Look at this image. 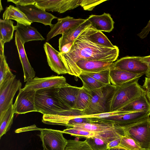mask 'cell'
<instances>
[{
	"mask_svg": "<svg viewBox=\"0 0 150 150\" xmlns=\"http://www.w3.org/2000/svg\"><path fill=\"white\" fill-rule=\"evenodd\" d=\"M119 50L94 44L85 37L82 32L74 41L69 52H60V55L68 71V74L74 76L76 62L83 59L114 62L117 59Z\"/></svg>",
	"mask_w": 150,
	"mask_h": 150,
	"instance_id": "obj_1",
	"label": "cell"
},
{
	"mask_svg": "<svg viewBox=\"0 0 150 150\" xmlns=\"http://www.w3.org/2000/svg\"><path fill=\"white\" fill-rule=\"evenodd\" d=\"M116 86L111 84L91 91L89 103L81 111L82 115L98 114L111 112V104Z\"/></svg>",
	"mask_w": 150,
	"mask_h": 150,
	"instance_id": "obj_2",
	"label": "cell"
},
{
	"mask_svg": "<svg viewBox=\"0 0 150 150\" xmlns=\"http://www.w3.org/2000/svg\"><path fill=\"white\" fill-rule=\"evenodd\" d=\"M55 88L36 91L35 104L37 112L44 115H55L70 111L65 108L55 96Z\"/></svg>",
	"mask_w": 150,
	"mask_h": 150,
	"instance_id": "obj_3",
	"label": "cell"
},
{
	"mask_svg": "<svg viewBox=\"0 0 150 150\" xmlns=\"http://www.w3.org/2000/svg\"><path fill=\"white\" fill-rule=\"evenodd\" d=\"M139 79L126 83L116 89L112 101L111 112L118 111L145 92Z\"/></svg>",
	"mask_w": 150,
	"mask_h": 150,
	"instance_id": "obj_4",
	"label": "cell"
},
{
	"mask_svg": "<svg viewBox=\"0 0 150 150\" xmlns=\"http://www.w3.org/2000/svg\"><path fill=\"white\" fill-rule=\"evenodd\" d=\"M125 134L134 139L142 149L150 150V117L121 127Z\"/></svg>",
	"mask_w": 150,
	"mask_h": 150,
	"instance_id": "obj_5",
	"label": "cell"
},
{
	"mask_svg": "<svg viewBox=\"0 0 150 150\" xmlns=\"http://www.w3.org/2000/svg\"><path fill=\"white\" fill-rule=\"evenodd\" d=\"M22 86L20 80L14 75L0 85V115L4 113L13 104V98Z\"/></svg>",
	"mask_w": 150,
	"mask_h": 150,
	"instance_id": "obj_6",
	"label": "cell"
},
{
	"mask_svg": "<svg viewBox=\"0 0 150 150\" xmlns=\"http://www.w3.org/2000/svg\"><path fill=\"white\" fill-rule=\"evenodd\" d=\"M39 135L42 142L43 150H64L67 140L62 131L48 129H40Z\"/></svg>",
	"mask_w": 150,
	"mask_h": 150,
	"instance_id": "obj_7",
	"label": "cell"
},
{
	"mask_svg": "<svg viewBox=\"0 0 150 150\" xmlns=\"http://www.w3.org/2000/svg\"><path fill=\"white\" fill-rule=\"evenodd\" d=\"M148 68V64L142 60V56H126L114 62L110 68L133 73L146 74Z\"/></svg>",
	"mask_w": 150,
	"mask_h": 150,
	"instance_id": "obj_8",
	"label": "cell"
},
{
	"mask_svg": "<svg viewBox=\"0 0 150 150\" xmlns=\"http://www.w3.org/2000/svg\"><path fill=\"white\" fill-rule=\"evenodd\" d=\"M67 83L65 78L63 76L53 75L45 78L35 77L26 82L22 89L25 91H36L42 89L62 86Z\"/></svg>",
	"mask_w": 150,
	"mask_h": 150,
	"instance_id": "obj_9",
	"label": "cell"
},
{
	"mask_svg": "<svg viewBox=\"0 0 150 150\" xmlns=\"http://www.w3.org/2000/svg\"><path fill=\"white\" fill-rule=\"evenodd\" d=\"M82 0H35L34 5L44 11L63 13L80 6Z\"/></svg>",
	"mask_w": 150,
	"mask_h": 150,
	"instance_id": "obj_10",
	"label": "cell"
},
{
	"mask_svg": "<svg viewBox=\"0 0 150 150\" xmlns=\"http://www.w3.org/2000/svg\"><path fill=\"white\" fill-rule=\"evenodd\" d=\"M13 105L14 113L24 114L32 112H37L35 104L36 91H25L21 88Z\"/></svg>",
	"mask_w": 150,
	"mask_h": 150,
	"instance_id": "obj_11",
	"label": "cell"
},
{
	"mask_svg": "<svg viewBox=\"0 0 150 150\" xmlns=\"http://www.w3.org/2000/svg\"><path fill=\"white\" fill-rule=\"evenodd\" d=\"M86 20L75 18L69 16L58 18L57 22L50 27V30L47 35V41H49L57 35H62L74 28L84 22Z\"/></svg>",
	"mask_w": 150,
	"mask_h": 150,
	"instance_id": "obj_12",
	"label": "cell"
},
{
	"mask_svg": "<svg viewBox=\"0 0 150 150\" xmlns=\"http://www.w3.org/2000/svg\"><path fill=\"white\" fill-rule=\"evenodd\" d=\"M18 8L26 15L30 21L42 23L50 27L53 25L52 20L58 18L51 13L43 11L34 5L26 6H21L16 5Z\"/></svg>",
	"mask_w": 150,
	"mask_h": 150,
	"instance_id": "obj_13",
	"label": "cell"
},
{
	"mask_svg": "<svg viewBox=\"0 0 150 150\" xmlns=\"http://www.w3.org/2000/svg\"><path fill=\"white\" fill-rule=\"evenodd\" d=\"M80 88L67 83L64 86L55 88L54 93L65 108L72 110Z\"/></svg>",
	"mask_w": 150,
	"mask_h": 150,
	"instance_id": "obj_14",
	"label": "cell"
},
{
	"mask_svg": "<svg viewBox=\"0 0 150 150\" xmlns=\"http://www.w3.org/2000/svg\"><path fill=\"white\" fill-rule=\"evenodd\" d=\"M44 48L47 62L51 69L58 74H68L67 67L58 52L49 43L46 42Z\"/></svg>",
	"mask_w": 150,
	"mask_h": 150,
	"instance_id": "obj_15",
	"label": "cell"
},
{
	"mask_svg": "<svg viewBox=\"0 0 150 150\" xmlns=\"http://www.w3.org/2000/svg\"><path fill=\"white\" fill-rule=\"evenodd\" d=\"M112 61L80 59L76 63L74 76L78 77L81 72H96L110 69Z\"/></svg>",
	"mask_w": 150,
	"mask_h": 150,
	"instance_id": "obj_16",
	"label": "cell"
},
{
	"mask_svg": "<svg viewBox=\"0 0 150 150\" xmlns=\"http://www.w3.org/2000/svg\"><path fill=\"white\" fill-rule=\"evenodd\" d=\"M15 41L23 69L24 81L26 82L35 77V72L28 60L24 48V44L16 31L15 33Z\"/></svg>",
	"mask_w": 150,
	"mask_h": 150,
	"instance_id": "obj_17",
	"label": "cell"
},
{
	"mask_svg": "<svg viewBox=\"0 0 150 150\" xmlns=\"http://www.w3.org/2000/svg\"><path fill=\"white\" fill-rule=\"evenodd\" d=\"M150 115V112L142 111L112 116L99 120L112 122L122 127L135 123L149 117Z\"/></svg>",
	"mask_w": 150,
	"mask_h": 150,
	"instance_id": "obj_18",
	"label": "cell"
},
{
	"mask_svg": "<svg viewBox=\"0 0 150 150\" xmlns=\"http://www.w3.org/2000/svg\"><path fill=\"white\" fill-rule=\"evenodd\" d=\"M81 115H82L81 111L73 110L55 115H44L42 117V122L48 125L67 126L70 120Z\"/></svg>",
	"mask_w": 150,
	"mask_h": 150,
	"instance_id": "obj_19",
	"label": "cell"
},
{
	"mask_svg": "<svg viewBox=\"0 0 150 150\" xmlns=\"http://www.w3.org/2000/svg\"><path fill=\"white\" fill-rule=\"evenodd\" d=\"M145 73L135 74L119 69L110 68L109 77L111 84L120 86L126 83L139 79Z\"/></svg>",
	"mask_w": 150,
	"mask_h": 150,
	"instance_id": "obj_20",
	"label": "cell"
},
{
	"mask_svg": "<svg viewBox=\"0 0 150 150\" xmlns=\"http://www.w3.org/2000/svg\"><path fill=\"white\" fill-rule=\"evenodd\" d=\"M87 19L92 27L99 31L109 33L114 28V22L109 13H104L100 15H91Z\"/></svg>",
	"mask_w": 150,
	"mask_h": 150,
	"instance_id": "obj_21",
	"label": "cell"
},
{
	"mask_svg": "<svg viewBox=\"0 0 150 150\" xmlns=\"http://www.w3.org/2000/svg\"><path fill=\"white\" fill-rule=\"evenodd\" d=\"M117 126V125L112 122L99 120L94 123L74 124L71 127L95 133L112 130Z\"/></svg>",
	"mask_w": 150,
	"mask_h": 150,
	"instance_id": "obj_22",
	"label": "cell"
},
{
	"mask_svg": "<svg viewBox=\"0 0 150 150\" xmlns=\"http://www.w3.org/2000/svg\"><path fill=\"white\" fill-rule=\"evenodd\" d=\"M82 32L88 40L94 44L110 48H115L117 47L113 45L102 32L95 29L91 24Z\"/></svg>",
	"mask_w": 150,
	"mask_h": 150,
	"instance_id": "obj_23",
	"label": "cell"
},
{
	"mask_svg": "<svg viewBox=\"0 0 150 150\" xmlns=\"http://www.w3.org/2000/svg\"><path fill=\"white\" fill-rule=\"evenodd\" d=\"M14 30L18 33L23 43L32 41H43L45 38L37 29L30 25L17 23Z\"/></svg>",
	"mask_w": 150,
	"mask_h": 150,
	"instance_id": "obj_24",
	"label": "cell"
},
{
	"mask_svg": "<svg viewBox=\"0 0 150 150\" xmlns=\"http://www.w3.org/2000/svg\"><path fill=\"white\" fill-rule=\"evenodd\" d=\"M118 111L127 112H150V103L145 92Z\"/></svg>",
	"mask_w": 150,
	"mask_h": 150,
	"instance_id": "obj_25",
	"label": "cell"
},
{
	"mask_svg": "<svg viewBox=\"0 0 150 150\" xmlns=\"http://www.w3.org/2000/svg\"><path fill=\"white\" fill-rule=\"evenodd\" d=\"M91 24L87 18L74 28L62 35L59 40V50L69 44L73 43L81 33Z\"/></svg>",
	"mask_w": 150,
	"mask_h": 150,
	"instance_id": "obj_26",
	"label": "cell"
},
{
	"mask_svg": "<svg viewBox=\"0 0 150 150\" xmlns=\"http://www.w3.org/2000/svg\"><path fill=\"white\" fill-rule=\"evenodd\" d=\"M3 19L13 20L17 23L25 25H30L33 23L18 8L11 5L6 7L3 13Z\"/></svg>",
	"mask_w": 150,
	"mask_h": 150,
	"instance_id": "obj_27",
	"label": "cell"
},
{
	"mask_svg": "<svg viewBox=\"0 0 150 150\" xmlns=\"http://www.w3.org/2000/svg\"><path fill=\"white\" fill-rule=\"evenodd\" d=\"M13 22L9 19H0V41L5 43L13 38L14 30Z\"/></svg>",
	"mask_w": 150,
	"mask_h": 150,
	"instance_id": "obj_28",
	"label": "cell"
},
{
	"mask_svg": "<svg viewBox=\"0 0 150 150\" xmlns=\"http://www.w3.org/2000/svg\"><path fill=\"white\" fill-rule=\"evenodd\" d=\"M13 104L0 115V139L10 129L13 123L14 113Z\"/></svg>",
	"mask_w": 150,
	"mask_h": 150,
	"instance_id": "obj_29",
	"label": "cell"
},
{
	"mask_svg": "<svg viewBox=\"0 0 150 150\" xmlns=\"http://www.w3.org/2000/svg\"><path fill=\"white\" fill-rule=\"evenodd\" d=\"M94 133V136L101 139L107 144L125 135L122 128L118 125L112 130Z\"/></svg>",
	"mask_w": 150,
	"mask_h": 150,
	"instance_id": "obj_30",
	"label": "cell"
},
{
	"mask_svg": "<svg viewBox=\"0 0 150 150\" xmlns=\"http://www.w3.org/2000/svg\"><path fill=\"white\" fill-rule=\"evenodd\" d=\"M91 95V91L83 86L80 87L73 110L80 111L84 110L89 103Z\"/></svg>",
	"mask_w": 150,
	"mask_h": 150,
	"instance_id": "obj_31",
	"label": "cell"
},
{
	"mask_svg": "<svg viewBox=\"0 0 150 150\" xmlns=\"http://www.w3.org/2000/svg\"><path fill=\"white\" fill-rule=\"evenodd\" d=\"M78 77L82 82V86L90 91L100 88L106 85L91 76L82 73Z\"/></svg>",
	"mask_w": 150,
	"mask_h": 150,
	"instance_id": "obj_32",
	"label": "cell"
},
{
	"mask_svg": "<svg viewBox=\"0 0 150 150\" xmlns=\"http://www.w3.org/2000/svg\"><path fill=\"white\" fill-rule=\"evenodd\" d=\"M14 75L7 63L4 54L0 55V85Z\"/></svg>",
	"mask_w": 150,
	"mask_h": 150,
	"instance_id": "obj_33",
	"label": "cell"
},
{
	"mask_svg": "<svg viewBox=\"0 0 150 150\" xmlns=\"http://www.w3.org/2000/svg\"><path fill=\"white\" fill-rule=\"evenodd\" d=\"M118 146L127 150L143 149L134 139L125 134L122 137Z\"/></svg>",
	"mask_w": 150,
	"mask_h": 150,
	"instance_id": "obj_34",
	"label": "cell"
},
{
	"mask_svg": "<svg viewBox=\"0 0 150 150\" xmlns=\"http://www.w3.org/2000/svg\"><path fill=\"white\" fill-rule=\"evenodd\" d=\"M64 150H93L85 140L77 141L69 139Z\"/></svg>",
	"mask_w": 150,
	"mask_h": 150,
	"instance_id": "obj_35",
	"label": "cell"
},
{
	"mask_svg": "<svg viewBox=\"0 0 150 150\" xmlns=\"http://www.w3.org/2000/svg\"><path fill=\"white\" fill-rule=\"evenodd\" d=\"M110 69L96 72H81L105 85L111 84L109 77Z\"/></svg>",
	"mask_w": 150,
	"mask_h": 150,
	"instance_id": "obj_36",
	"label": "cell"
},
{
	"mask_svg": "<svg viewBox=\"0 0 150 150\" xmlns=\"http://www.w3.org/2000/svg\"><path fill=\"white\" fill-rule=\"evenodd\" d=\"M93 150H107L108 144L101 139L93 136L85 140Z\"/></svg>",
	"mask_w": 150,
	"mask_h": 150,
	"instance_id": "obj_37",
	"label": "cell"
},
{
	"mask_svg": "<svg viewBox=\"0 0 150 150\" xmlns=\"http://www.w3.org/2000/svg\"><path fill=\"white\" fill-rule=\"evenodd\" d=\"M62 131L63 133L70 134L72 136L85 137L86 138L94 136L95 134L93 132L73 127L67 128Z\"/></svg>",
	"mask_w": 150,
	"mask_h": 150,
	"instance_id": "obj_38",
	"label": "cell"
},
{
	"mask_svg": "<svg viewBox=\"0 0 150 150\" xmlns=\"http://www.w3.org/2000/svg\"><path fill=\"white\" fill-rule=\"evenodd\" d=\"M106 1L103 0H82L80 6L85 10L91 11L96 6Z\"/></svg>",
	"mask_w": 150,
	"mask_h": 150,
	"instance_id": "obj_39",
	"label": "cell"
},
{
	"mask_svg": "<svg viewBox=\"0 0 150 150\" xmlns=\"http://www.w3.org/2000/svg\"><path fill=\"white\" fill-rule=\"evenodd\" d=\"M95 122V121L93 120L90 118L78 116L70 120L67 126L71 127L72 125L77 124L92 123Z\"/></svg>",
	"mask_w": 150,
	"mask_h": 150,
	"instance_id": "obj_40",
	"label": "cell"
},
{
	"mask_svg": "<svg viewBox=\"0 0 150 150\" xmlns=\"http://www.w3.org/2000/svg\"><path fill=\"white\" fill-rule=\"evenodd\" d=\"M8 2H11L21 6H26L34 5L35 0H7Z\"/></svg>",
	"mask_w": 150,
	"mask_h": 150,
	"instance_id": "obj_41",
	"label": "cell"
},
{
	"mask_svg": "<svg viewBox=\"0 0 150 150\" xmlns=\"http://www.w3.org/2000/svg\"><path fill=\"white\" fill-rule=\"evenodd\" d=\"M150 32V20L147 25L142 30L141 32L137 34L138 36L142 39L146 38Z\"/></svg>",
	"mask_w": 150,
	"mask_h": 150,
	"instance_id": "obj_42",
	"label": "cell"
},
{
	"mask_svg": "<svg viewBox=\"0 0 150 150\" xmlns=\"http://www.w3.org/2000/svg\"><path fill=\"white\" fill-rule=\"evenodd\" d=\"M142 59L148 65V69L145 75L146 77L150 78V55L143 56Z\"/></svg>",
	"mask_w": 150,
	"mask_h": 150,
	"instance_id": "obj_43",
	"label": "cell"
},
{
	"mask_svg": "<svg viewBox=\"0 0 150 150\" xmlns=\"http://www.w3.org/2000/svg\"><path fill=\"white\" fill-rule=\"evenodd\" d=\"M122 137L114 140L108 143L107 144L108 149L118 146L120 143Z\"/></svg>",
	"mask_w": 150,
	"mask_h": 150,
	"instance_id": "obj_44",
	"label": "cell"
},
{
	"mask_svg": "<svg viewBox=\"0 0 150 150\" xmlns=\"http://www.w3.org/2000/svg\"><path fill=\"white\" fill-rule=\"evenodd\" d=\"M143 87L144 89L150 90V78L145 77Z\"/></svg>",
	"mask_w": 150,
	"mask_h": 150,
	"instance_id": "obj_45",
	"label": "cell"
},
{
	"mask_svg": "<svg viewBox=\"0 0 150 150\" xmlns=\"http://www.w3.org/2000/svg\"><path fill=\"white\" fill-rule=\"evenodd\" d=\"M5 43L0 41V55H2L4 54V45Z\"/></svg>",
	"mask_w": 150,
	"mask_h": 150,
	"instance_id": "obj_46",
	"label": "cell"
},
{
	"mask_svg": "<svg viewBox=\"0 0 150 150\" xmlns=\"http://www.w3.org/2000/svg\"><path fill=\"white\" fill-rule=\"evenodd\" d=\"M107 150H127L119 146L108 149Z\"/></svg>",
	"mask_w": 150,
	"mask_h": 150,
	"instance_id": "obj_47",
	"label": "cell"
},
{
	"mask_svg": "<svg viewBox=\"0 0 150 150\" xmlns=\"http://www.w3.org/2000/svg\"><path fill=\"white\" fill-rule=\"evenodd\" d=\"M146 96L150 103V90L145 89Z\"/></svg>",
	"mask_w": 150,
	"mask_h": 150,
	"instance_id": "obj_48",
	"label": "cell"
},
{
	"mask_svg": "<svg viewBox=\"0 0 150 150\" xmlns=\"http://www.w3.org/2000/svg\"><path fill=\"white\" fill-rule=\"evenodd\" d=\"M0 1V11L1 12V11L3 10V8L2 7V6L1 4V1Z\"/></svg>",
	"mask_w": 150,
	"mask_h": 150,
	"instance_id": "obj_49",
	"label": "cell"
},
{
	"mask_svg": "<svg viewBox=\"0 0 150 150\" xmlns=\"http://www.w3.org/2000/svg\"><path fill=\"white\" fill-rule=\"evenodd\" d=\"M142 150H149L143 149Z\"/></svg>",
	"mask_w": 150,
	"mask_h": 150,
	"instance_id": "obj_50",
	"label": "cell"
},
{
	"mask_svg": "<svg viewBox=\"0 0 150 150\" xmlns=\"http://www.w3.org/2000/svg\"></svg>",
	"mask_w": 150,
	"mask_h": 150,
	"instance_id": "obj_51",
	"label": "cell"
}]
</instances>
